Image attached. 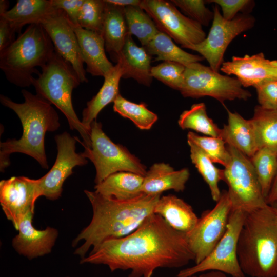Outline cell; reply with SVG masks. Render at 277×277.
Instances as JSON below:
<instances>
[{"instance_id":"1","label":"cell","mask_w":277,"mask_h":277,"mask_svg":"<svg viewBox=\"0 0 277 277\" xmlns=\"http://www.w3.org/2000/svg\"><path fill=\"white\" fill-rule=\"evenodd\" d=\"M194 259L186 234L153 213L130 234L93 248L80 263L105 265L111 271L130 270L129 277H152L159 268H180Z\"/></svg>"},{"instance_id":"2","label":"cell","mask_w":277,"mask_h":277,"mask_svg":"<svg viewBox=\"0 0 277 277\" xmlns=\"http://www.w3.org/2000/svg\"><path fill=\"white\" fill-rule=\"evenodd\" d=\"M93 214L90 223L74 239V247L80 241L84 242L74 254L81 259L91 247L94 248L105 241L125 236L136 229L149 215L154 213V207L161 194L142 193L126 201L103 196L95 191L85 190Z\"/></svg>"},{"instance_id":"3","label":"cell","mask_w":277,"mask_h":277,"mask_svg":"<svg viewBox=\"0 0 277 277\" xmlns=\"http://www.w3.org/2000/svg\"><path fill=\"white\" fill-rule=\"evenodd\" d=\"M24 102L18 103L1 95V104L12 110L18 116L23 127L20 138L8 139L0 143V170L4 172L10 164L13 153H22L36 160L44 169L49 167L45 149L47 132H53L60 127L58 115L48 101L26 89L22 90Z\"/></svg>"},{"instance_id":"4","label":"cell","mask_w":277,"mask_h":277,"mask_svg":"<svg viewBox=\"0 0 277 277\" xmlns=\"http://www.w3.org/2000/svg\"><path fill=\"white\" fill-rule=\"evenodd\" d=\"M237 255L245 275L277 277V214L270 205L246 213Z\"/></svg>"},{"instance_id":"5","label":"cell","mask_w":277,"mask_h":277,"mask_svg":"<svg viewBox=\"0 0 277 277\" xmlns=\"http://www.w3.org/2000/svg\"><path fill=\"white\" fill-rule=\"evenodd\" d=\"M55 49L41 24L29 25L7 48L0 51V68L12 84L24 88L32 85L37 68H42Z\"/></svg>"},{"instance_id":"6","label":"cell","mask_w":277,"mask_h":277,"mask_svg":"<svg viewBox=\"0 0 277 277\" xmlns=\"http://www.w3.org/2000/svg\"><path fill=\"white\" fill-rule=\"evenodd\" d=\"M32 85L36 94L56 106L65 116L70 128L78 132L85 148H89L90 131L87 130L77 116L72 104L74 89L81 82L72 66L55 51L46 64L41 68Z\"/></svg>"},{"instance_id":"7","label":"cell","mask_w":277,"mask_h":277,"mask_svg":"<svg viewBox=\"0 0 277 277\" xmlns=\"http://www.w3.org/2000/svg\"><path fill=\"white\" fill-rule=\"evenodd\" d=\"M90 137V146L85 148L82 153L95 166V184L118 172H131L143 176L146 174V166L126 148L112 142L96 120L91 124Z\"/></svg>"},{"instance_id":"8","label":"cell","mask_w":277,"mask_h":277,"mask_svg":"<svg viewBox=\"0 0 277 277\" xmlns=\"http://www.w3.org/2000/svg\"><path fill=\"white\" fill-rule=\"evenodd\" d=\"M230 160L223 169L224 179L232 210L249 212L268 205L250 159L234 147L228 145Z\"/></svg>"},{"instance_id":"9","label":"cell","mask_w":277,"mask_h":277,"mask_svg":"<svg viewBox=\"0 0 277 277\" xmlns=\"http://www.w3.org/2000/svg\"><path fill=\"white\" fill-rule=\"evenodd\" d=\"M180 91L185 97L210 96L222 103L236 99L247 101L251 97L236 78L222 75L200 62L186 67Z\"/></svg>"},{"instance_id":"10","label":"cell","mask_w":277,"mask_h":277,"mask_svg":"<svg viewBox=\"0 0 277 277\" xmlns=\"http://www.w3.org/2000/svg\"><path fill=\"white\" fill-rule=\"evenodd\" d=\"M246 214L241 210H232L224 235L210 254L200 263L181 270L176 277H190L207 271L245 277L238 260L237 246Z\"/></svg>"},{"instance_id":"11","label":"cell","mask_w":277,"mask_h":277,"mask_svg":"<svg viewBox=\"0 0 277 277\" xmlns=\"http://www.w3.org/2000/svg\"><path fill=\"white\" fill-rule=\"evenodd\" d=\"M209 32L200 43L189 46L187 49L198 52L214 71L219 72L224 62V53L230 43L241 33L252 28L254 17L249 14L239 13L231 21L224 19L215 5Z\"/></svg>"},{"instance_id":"12","label":"cell","mask_w":277,"mask_h":277,"mask_svg":"<svg viewBox=\"0 0 277 277\" xmlns=\"http://www.w3.org/2000/svg\"><path fill=\"white\" fill-rule=\"evenodd\" d=\"M140 7L151 17L161 31L187 48L206 37L202 26L183 14L170 1L143 0Z\"/></svg>"},{"instance_id":"13","label":"cell","mask_w":277,"mask_h":277,"mask_svg":"<svg viewBox=\"0 0 277 277\" xmlns=\"http://www.w3.org/2000/svg\"><path fill=\"white\" fill-rule=\"evenodd\" d=\"M231 211L227 191L223 190L215 206L204 211L194 228L186 234L188 243L195 256V264L207 257L222 238Z\"/></svg>"},{"instance_id":"14","label":"cell","mask_w":277,"mask_h":277,"mask_svg":"<svg viewBox=\"0 0 277 277\" xmlns=\"http://www.w3.org/2000/svg\"><path fill=\"white\" fill-rule=\"evenodd\" d=\"M54 139L57 149L55 163L49 171L39 179L42 196L52 201L61 196L64 183L73 174V169L88 163L82 152H76V137L64 132L55 135Z\"/></svg>"},{"instance_id":"15","label":"cell","mask_w":277,"mask_h":277,"mask_svg":"<svg viewBox=\"0 0 277 277\" xmlns=\"http://www.w3.org/2000/svg\"><path fill=\"white\" fill-rule=\"evenodd\" d=\"M39 179L12 176L0 182V204L7 219L16 230L29 214L34 213L36 200L42 196Z\"/></svg>"},{"instance_id":"16","label":"cell","mask_w":277,"mask_h":277,"mask_svg":"<svg viewBox=\"0 0 277 277\" xmlns=\"http://www.w3.org/2000/svg\"><path fill=\"white\" fill-rule=\"evenodd\" d=\"M41 24L50 37L55 51L70 64L81 83L88 82L74 27L65 12L55 9Z\"/></svg>"},{"instance_id":"17","label":"cell","mask_w":277,"mask_h":277,"mask_svg":"<svg viewBox=\"0 0 277 277\" xmlns=\"http://www.w3.org/2000/svg\"><path fill=\"white\" fill-rule=\"evenodd\" d=\"M228 75H235L244 88H256L277 80V60L266 58L263 52L244 56H232L224 62L220 69Z\"/></svg>"},{"instance_id":"18","label":"cell","mask_w":277,"mask_h":277,"mask_svg":"<svg viewBox=\"0 0 277 277\" xmlns=\"http://www.w3.org/2000/svg\"><path fill=\"white\" fill-rule=\"evenodd\" d=\"M34 214H28L20 223L18 233L12 240V246L19 254L29 259L43 256L51 252L58 236L56 229L47 227L38 230L32 224Z\"/></svg>"},{"instance_id":"19","label":"cell","mask_w":277,"mask_h":277,"mask_svg":"<svg viewBox=\"0 0 277 277\" xmlns=\"http://www.w3.org/2000/svg\"><path fill=\"white\" fill-rule=\"evenodd\" d=\"M74 30L83 61L86 65V71L92 76L104 77L114 65L106 55L102 35L80 26L74 27Z\"/></svg>"},{"instance_id":"20","label":"cell","mask_w":277,"mask_h":277,"mask_svg":"<svg viewBox=\"0 0 277 277\" xmlns=\"http://www.w3.org/2000/svg\"><path fill=\"white\" fill-rule=\"evenodd\" d=\"M189 176L188 168L176 171L168 164L155 163L144 176L142 192L147 195H158L168 190L183 191Z\"/></svg>"},{"instance_id":"21","label":"cell","mask_w":277,"mask_h":277,"mask_svg":"<svg viewBox=\"0 0 277 277\" xmlns=\"http://www.w3.org/2000/svg\"><path fill=\"white\" fill-rule=\"evenodd\" d=\"M228 123L221 129V137L249 159L259 150L255 129L251 120L227 110Z\"/></svg>"},{"instance_id":"22","label":"cell","mask_w":277,"mask_h":277,"mask_svg":"<svg viewBox=\"0 0 277 277\" xmlns=\"http://www.w3.org/2000/svg\"><path fill=\"white\" fill-rule=\"evenodd\" d=\"M151 61V56L144 47L138 46L129 34L117 60L124 69L122 78H132L141 84L150 86L153 79Z\"/></svg>"},{"instance_id":"23","label":"cell","mask_w":277,"mask_h":277,"mask_svg":"<svg viewBox=\"0 0 277 277\" xmlns=\"http://www.w3.org/2000/svg\"><path fill=\"white\" fill-rule=\"evenodd\" d=\"M154 213L161 216L174 229L185 234L194 228L199 220L189 204L172 194L160 197Z\"/></svg>"},{"instance_id":"24","label":"cell","mask_w":277,"mask_h":277,"mask_svg":"<svg viewBox=\"0 0 277 277\" xmlns=\"http://www.w3.org/2000/svg\"><path fill=\"white\" fill-rule=\"evenodd\" d=\"M105 1L106 6L102 34L106 51L112 60L117 63L129 34L124 8Z\"/></svg>"},{"instance_id":"25","label":"cell","mask_w":277,"mask_h":277,"mask_svg":"<svg viewBox=\"0 0 277 277\" xmlns=\"http://www.w3.org/2000/svg\"><path fill=\"white\" fill-rule=\"evenodd\" d=\"M124 74L121 63L117 62L104 77V83L97 94L87 103L82 112V123L90 131L91 123L101 111L113 102L119 93V84Z\"/></svg>"},{"instance_id":"26","label":"cell","mask_w":277,"mask_h":277,"mask_svg":"<svg viewBox=\"0 0 277 277\" xmlns=\"http://www.w3.org/2000/svg\"><path fill=\"white\" fill-rule=\"evenodd\" d=\"M144 176L131 172L113 173L99 184H95V191L109 197L126 201L142 194Z\"/></svg>"},{"instance_id":"27","label":"cell","mask_w":277,"mask_h":277,"mask_svg":"<svg viewBox=\"0 0 277 277\" xmlns=\"http://www.w3.org/2000/svg\"><path fill=\"white\" fill-rule=\"evenodd\" d=\"M55 10L51 0H18L11 9L0 16L10 23L16 33L21 34L24 26L41 24Z\"/></svg>"},{"instance_id":"28","label":"cell","mask_w":277,"mask_h":277,"mask_svg":"<svg viewBox=\"0 0 277 277\" xmlns=\"http://www.w3.org/2000/svg\"><path fill=\"white\" fill-rule=\"evenodd\" d=\"M144 47L149 55L156 56L155 61L174 62L186 67L204 60L201 55L185 51L177 46L170 37L161 31Z\"/></svg>"},{"instance_id":"29","label":"cell","mask_w":277,"mask_h":277,"mask_svg":"<svg viewBox=\"0 0 277 277\" xmlns=\"http://www.w3.org/2000/svg\"><path fill=\"white\" fill-rule=\"evenodd\" d=\"M251 120L259 149L266 147L277 153V110L266 109L257 105Z\"/></svg>"},{"instance_id":"30","label":"cell","mask_w":277,"mask_h":277,"mask_svg":"<svg viewBox=\"0 0 277 277\" xmlns=\"http://www.w3.org/2000/svg\"><path fill=\"white\" fill-rule=\"evenodd\" d=\"M187 143L192 163L208 185L213 200L217 202L221 195L219 182L223 181V169L216 168L210 158L193 142L187 139Z\"/></svg>"},{"instance_id":"31","label":"cell","mask_w":277,"mask_h":277,"mask_svg":"<svg viewBox=\"0 0 277 277\" xmlns=\"http://www.w3.org/2000/svg\"><path fill=\"white\" fill-rule=\"evenodd\" d=\"M124 13L129 34L135 36L143 47L160 31L151 17L140 6L125 7Z\"/></svg>"},{"instance_id":"32","label":"cell","mask_w":277,"mask_h":277,"mask_svg":"<svg viewBox=\"0 0 277 277\" xmlns=\"http://www.w3.org/2000/svg\"><path fill=\"white\" fill-rule=\"evenodd\" d=\"M178 124L183 130L191 129L209 136L221 137V129L208 116L203 103L193 104L189 109L184 111Z\"/></svg>"},{"instance_id":"33","label":"cell","mask_w":277,"mask_h":277,"mask_svg":"<svg viewBox=\"0 0 277 277\" xmlns=\"http://www.w3.org/2000/svg\"><path fill=\"white\" fill-rule=\"evenodd\" d=\"M263 196L266 199L277 175V153L268 148L259 149L251 157Z\"/></svg>"},{"instance_id":"34","label":"cell","mask_w":277,"mask_h":277,"mask_svg":"<svg viewBox=\"0 0 277 277\" xmlns=\"http://www.w3.org/2000/svg\"><path fill=\"white\" fill-rule=\"evenodd\" d=\"M114 111L131 120L142 130H149L157 120V115L143 103H133L119 94L113 102Z\"/></svg>"},{"instance_id":"35","label":"cell","mask_w":277,"mask_h":277,"mask_svg":"<svg viewBox=\"0 0 277 277\" xmlns=\"http://www.w3.org/2000/svg\"><path fill=\"white\" fill-rule=\"evenodd\" d=\"M106 6L105 0H84L78 15V25L102 34Z\"/></svg>"},{"instance_id":"36","label":"cell","mask_w":277,"mask_h":277,"mask_svg":"<svg viewBox=\"0 0 277 277\" xmlns=\"http://www.w3.org/2000/svg\"><path fill=\"white\" fill-rule=\"evenodd\" d=\"M187 139L200 147L210 158L213 163H219L225 167L230 160V154L221 137L200 136L189 131Z\"/></svg>"},{"instance_id":"37","label":"cell","mask_w":277,"mask_h":277,"mask_svg":"<svg viewBox=\"0 0 277 277\" xmlns=\"http://www.w3.org/2000/svg\"><path fill=\"white\" fill-rule=\"evenodd\" d=\"M186 66L179 63L165 61L151 69L152 77L169 87L180 91L184 81Z\"/></svg>"},{"instance_id":"38","label":"cell","mask_w":277,"mask_h":277,"mask_svg":"<svg viewBox=\"0 0 277 277\" xmlns=\"http://www.w3.org/2000/svg\"><path fill=\"white\" fill-rule=\"evenodd\" d=\"M171 2L178 7L188 17L202 26H207L213 18V12L205 6L203 0H172Z\"/></svg>"},{"instance_id":"39","label":"cell","mask_w":277,"mask_h":277,"mask_svg":"<svg viewBox=\"0 0 277 277\" xmlns=\"http://www.w3.org/2000/svg\"><path fill=\"white\" fill-rule=\"evenodd\" d=\"M208 3H213L220 6L223 17L231 21L240 12L249 14L254 7V2L251 0H211Z\"/></svg>"},{"instance_id":"40","label":"cell","mask_w":277,"mask_h":277,"mask_svg":"<svg viewBox=\"0 0 277 277\" xmlns=\"http://www.w3.org/2000/svg\"><path fill=\"white\" fill-rule=\"evenodd\" d=\"M255 88L260 106L266 109L277 110V80L267 82Z\"/></svg>"},{"instance_id":"41","label":"cell","mask_w":277,"mask_h":277,"mask_svg":"<svg viewBox=\"0 0 277 277\" xmlns=\"http://www.w3.org/2000/svg\"><path fill=\"white\" fill-rule=\"evenodd\" d=\"M84 0H51L53 7L65 12L74 27L79 26L78 18Z\"/></svg>"},{"instance_id":"42","label":"cell","mask_w":277,"mask_h":277,"mask_svg":"<svg viewBox=\"0 0 277 277\" xmlns=\"http://www.w3.org/2000/svg\"><path fill=\"white\" fill-rule=\"evenodd\" d=\"M15 33L16 32L10 23L3 16H0V51L15 41Z\"/></svg>"},{"instance_id":"43","label":"cell","mask_w":277,"mask_h":277,"mask_svg":"<svg viewBox=\"0 0 277 277\" xmlns=\"http://www.w3.org/2000/svg\"><path fill=\"white\" fill-rule=\"evenodd\" d=\"M106 1L124 8L130 6H140L142 2L140 0H106Z\"/></svg>"},{"instance_id":"44","label":"cell","mask_w":277,"mask_h":277,"mask_svg":"<svg viewBox=\"0 0 277 277\" xmlns=\"http://www.w3.org/2000/svg\"><path fill=\"white\" fill-rule=\"evenodd\" d=\"M275 201H277V175L266 199V202L269 205Z\"/></svg>"},{"instance_id":"45","label":"cell","mask_w":277,"mask_h":277,"mask_svg":"<svg viewBox=\"0 0 277 277\" xmlns=\"http://www.w3.org/2000/svg\"><path fill=\"white\" fill-rule=\"evenodd\" d=\"M199 277H227L225 273L217 271H210L200 274Z\"/></svg>"},{"instance_id":"46","label":"cell","mask_w":277,"mask_h":277,"mask_svg":"<svg viewBox=\"0 0 277 277\" xmlns=\"http://www.w3.org/2000/svg\"><path fill=\"white\" fill-rule=\"evenodd\" d=\"M9 2L6 0L0 1V15L6 13L8 10Z\"/></svg>"},{"instance_id":"47","label":"cell","mask_w":277,"mask_h":277,"mask_svg":"<svg viewBox=\"0 0 277 277\" xmlns=\"http://www.w3.org/2000/svg\"><path fill=\"white\" fill-rule=\"evenodd\" d=\"M269 205L271 206V207L277 214V201L273 202Z\"/></svg>"},{"instance_id":"48","label":"cell","mask_w":277,"mask_h":277,"mask_svg":"<svg viewBox=\"0 0 277 277\" xmlns=\"http://www.w3.org/2000/svg\"><path fill=\"white\" fill-rule=\"evenodd\" d=\"M190 277H197V276L195 275H192V276H190Z\"/></svg>"}]
</instances>
